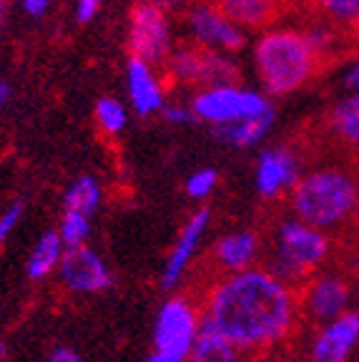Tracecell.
Segmentation results:
<instances>
[{"instance_id":"cell-1","label":"cell","mask_w":359,"mask_h":362,"mask_svg":"<svg viewBox=\"0 0 359 362\" xmlns=\"http://www.w3.org/2000/svg\"><path fill=\"white\" fill-rule=\"evenodd\" d=\"M201 310L204 327L229 339L242 355L286 352L304 329L297 287L261 264L208 279Z\"/></svg>"},{"instance_id":"cell-2","label":"cell","mask_w":359,"mask_h":362,"mask_svg":"<svg viewBox=\"0 0 359 362\" xmlns=\"http://www.w3.org/2000/svg\"><path fill=\"white\" fill-rule=\"evenodd\" d=\"M322 58L309 45L302 25L274 23L257 33L252 45V68L261 93L284 98L302 90L322 71Z\"/></svg>"},{"instance_id":"cell-3","label":"cell","mask_w":359,"mask_h":362,"mask_svg":"<svg viewBox=\"0 0 359 362\" xmlns=\"http://www.w3.org/2000/svg\"><path fill=\"white\" fill-rule=\"evenodd\" d=\"M359 197V176L342 164H319L302 174L286 197L289 214L337 237L349 229Z\"/></svg>"},{"instance_id":"cell-4","label":"cell","mask_w":359,"mask_h":362,"mask_svg":"<svg viewBox=\"0 0 359 362\" xmlns=\"http://www.w3.org/2000/svg\"><path fill=\"white\" fill-rule=\"evenodd\" d=\"M337 249V237L284 214L274 221L269 237H264L261 267L286 284L299 287L317 272L334 264Z\"/></svg>"},{"instance_id":"cell-5","label":"cell","mask_w":359,"mask_h":362,"mask_svg":"<svg viewBox=\"0 0 359 362\" xmlns=\"http://www.w3.org/2000/svg\"><path fill=\"white\" fill-rule=\"evenodd\" d=\"M299 312H302L304 327H317L347 315L357 307L359 284L349 277L342 267L331 264L326 269L317 272L304 284L297 287Z\"/></svg>"},{"instance_id":"cell-6","label":"cell","mask_w":359,"mask_h":362,"mask_svg":"<svg viewBox=\"0 0 359 362\" xmlns=\"http://www.w3.org/2000/svg\"><path fill=\"white\" fill-rule=\"evenodd\" d=\"M189 106L191 113H194V121H204L211 129L242 124V121L274 111L266 93L242 83L211 86V88L194 90Z\"/></svg>"},{"instance_id":"cell-7","label":"cell","mask_w":359,"mask_h":362,"mask_svg":"<svg viewBox=\"0 0 359 362\" xmlns=\"http://www.w3.org/2000/svg\"><path fill=\"white\" fill-rule=\"evenodd\" d=\"M204 329L201 300L191 292H169L153 317V350L186 357Z\"/></svg>"},{"instance_id":"cell-8","label":"cell","mask_w":359,"mask_h":362,"mask_svg":"<svg viewBox=\"0 0 359 362\" xmlns=\"http://www.w3.org/2000/svg\"><path fill=\"white\" fill-rule=\"evenodd\" d=\"M163 74L174 86L181 88H211V86H229L239 83L242 68L234 56L226 53L204 51L199 45H176L169 63L163 66Z\"/></svg>"},{"instance_id":"cell-9","label":"cell","mask_w":359,"mask_h":362,"mask_svg":"<svg viewBox=\"0 0 359 362\" xmlns=\"http://www.w3.org/2000/svg\"><path fill=\"white\" fill-rule=\"evenodd\" d=\"M299 362H357L359 307L331 322L304 327L297 339Z\"/></svg>"},{"instance_id":"cell-10","label":"cell","mask_w":359,"mask_h":362,"mask_svg":"<svg viewBox=\"0 0 359 362\" xmlns=\"http://www.w3.org/2000/svg\"><path fill=\"white\" fill-rule=\"evenodd\" d=\"M176 48L174 23L166 11L153 6L151 0L136 3L129 16V53L131 58L163 68Z\"/></svg>"},{"instance_id":"cell-11","label":"cell","mask_w":359,"mask_h":362,"mask_svg":"<svg viewBox=\"0 0 359 362\" xmlns=\"http://www.w3.org/2000/svg\"><path fill=\"white\" fill-rule=\"evenodd\" d=\"M184 28L191 45H199L204 51L236 56L247 45L249 33H244L216 0H196L186 8Z\"/></svg>"},{"instance_id":"cell-12","label":"cell","mask_w":359,"mask_h":362,"mask_svg":"<svg viewBox=\"0 0 359 362\" xmlns=\"http://www.w3.org/2000/svg\"><path fill=\"white\" fill-rule=\"evenodd\" d=\"M208 226H211V209L199 206L196 211H191V216L179 229L174 247L169 249V257L161 267V279H158L161 289H166V292L181 289V284L189 277L191 267L196 264L199 249L206 239Z\"/></svg>"},{"instance_id":"cell-13","label":"cell","mask_w":359,"mask_h":362,"mask_svg":"<svg viewBox=\"0 0 359 362\" xmlns=\"http://www.w3.org/2000/svg\"><path fill=\"white\" fill-rule=\"evenodd\" d=\"M261 257H264V237L257 229L239 226L213 239L206 264L213 277H231V274L259 267Z\"/></svg>"},{"instance_id":"cell-14","label":"cell","mask_w":359,"mask_h":362,"mask_svg":"<svg viewBox=\"0 0 359 362\" xmlns=\"http://www.w3.org/2000/svg\"><path fill=\"white\" fill-rule=\"evenodd\" d=\"M304 174L302 156L289 146L261 148L254 164V192L264 202H279L292 194Z\"/></svg>"},{"instance_id":"cell-15","label":"cell","mask_w":359,"mask_h":362,"mask_svg":"<svg viewBox=\"0 0 359 362\" xmlns=\"http://www.w3.org/2000/svg\"><path fill=\"white\" fill-rule=\"evenodd\" d=\"M58 282L76 297H93L113 287V272L108 262L90 244L66 249L58 267Z\"/></svg>"},{"instance_id":"cell-16","label":"cell","mask_w":359,"mask_h":362,"mask_svg":"<svg viewBox=\"0 0 359 362\" xmlns=\"http://www.w3.org/2000/svg\"><path fill=\"white\" fill-rule=\"evenodd\" d=\"M161 68H153L139 58H129L126 63V90H129V103L139 116L148 119L156 116L166 106V81Z\"/></svg>"},{"instance_id":"cell-17","label":"cell","mask_w":359,"mask_h":362,"mask_svg":"<svg viewBox=\"0 0 359 362\" xmlns=\"http://www.w3.org/2000/svg\"><path fill=\"white\" fill-rule=\"evenodd\" d=\"M216 3L244 33H261L271 28L281 13L276 0H216Z\"/></svg>"},{"instance_id":"cell-18","label":"cell","mask_w":359,"mask_h":362,"mask_svg":"<svg viewBox=\"0 0 359 362\" xmlns=\"http://www.w3.org/2000/svg\"><path fill=\"white\" fill-rule=\"evenodd\" d=\"M329 134L347 151L359 153V93H347L329 108Z\"/></svg>"},{"instance_id":"cell-19","label":"cell","mask_w":359,"mask_h":362,"mask_svg":"<svg viewBox=\"0 0 359 362\" xmlns=\"http://www.w3.org/2000/svg\"><path fill=\"white\" fill-rule=\"evenodd\" d=\"M63 255H66V244L61 242L56 229L40 234L25 259V274L30 282H43V279L53 277L61 267Z\"/></svg>"},{"instance_id":"cell-20","label":"cell","mask_w":359,"mask_h":362,"mask_svg":"<svg viewBox=\"0 0 359 362\" xmlns=\"http://www.w3.org/2000/svg\"><path fill=\"white\" fill-rule=\"evenodd\" d=\"M274 111L264 113V116H257V119L242 121V124H231V126H219V129H211L216 141L226 144V146L234 148H252L257 144H261L269 136V131L274 129Z\"/></svg>"},{"instance_id":"cell-21","label":"cell","mask_w":359,"mask_h":362,"mask_svg":"<svg viewBox=\"0 0 359 362\" xmlns=\"http://www.w3.org/2000/svg\"><path fill=\"white\" fill-rule=\"evenodd\" d=\"M103 204V187L101 181L90 174H81L71 181V187L63 194V209L78 211L83 216H93Z\"/></svg>"},{"instance_id":"cell-22","label":"cell","mask_w":359,"mask_h":362,"mask_svg":"<svg viewBox=\"0 0 359 362\" xmlns=\"http://www.w3.org/2000/svg\"><path fill=\"white\" fill-rule=\"evenodd\" d=\"M242 352L231 345L229 339L204 327L196 345L186 355V362H242Z\"/></svg>"},{"instance_id":"cell-23","label":"cell","mask_w":359,"mask_h":362,"mask_svg":"<svg viewBox=\"0 0 359 362\" xmlns=\"http://www.w3.org/2000/svg\"><path fill=\"white\" fill-rule=\"evenodd\" d=\"M302 30H304V35H307L309 45L314 48V53L322 61L337 56V51L342 48V38H344L342 30L334 28L331 23L322 21V18H312V21L302 23Z\"/></svg>"},{"instance_id":"cell-24","label":"cell","mask_w":359,"mask_h":362,"mask_svg":"<svg viewBox=\"0 0 359 362\" xmlns=\"http://www.w3.org/2000/svg\"><path fill=\"white\" fill-rule=\"evenodd\" d=\"M309 6L317 18L339 30H349L359 21V0H309Z\"/></svg>"},{"instance_id":"cell-25","label":"cell","mask_w":359,"mask_h":362,"mask_svg":"<svg viewBox=\"0 0 359 362\" xmlns=\"http://www.w3.org/2000/svg\"><path fill=\"white\" fill-rule=\"evenodd\" d=\"M93 119L98 131L106 136H118L129 126V108L121 98L101 96L93 106Z\"/></svg>"},{"instance_id":"cell-26","label":"cell","mask_w":359,"mask_h":362,"mask_svg":"<svg viewBox=\"0 0 359 362\" xmlns=\"http://www.w3.org/2000/svg\"><path fill=\"white\" fill-rule=\"evenodd\" d=\"M56 232H58V237H61V242L66 244V249L86 247L90 239V232H93V224H90V216L63 209V216H61V221H58Z\"/></svg>"},{"instance_id":"cell-27","label":"cell","mask_w":359,"mask_h":362,"mask_svg":"<svg viewBox=\"0 0 359 362\" xmlns=\"http://www.w3.org/2000/svg\"><path fill=\"white\" fill-rule=\"evenodd\" d=\"M216 187H219V171L211 169V166H201V169L191 171L186 176L184 192L194 202H204V199H208L216 192Z\"/></svg>"},{"instance_id":"cell-28","label":"cell","mask_w":359,"mask_h":362,"mask_svg":"<svg viewBox=\"0 0 359 362\" xmlns=\"http://www.w3.org/2000/svg\"><path fill=\"white\" fill-rule=\"evenodd\" d=\"M20 219H23V204L20 202H13L11 206H6V209L0 211V244L8 242V239L13 237V232L18 229Z\"/></svg>"},{"instance_id":"cell-29","label":"cell","mask_w":359,"mask_h":362,"mask_svg":"<svg viewBox=\"0 0 359 362\" xmlns=\"http://www.w3.org/2000/svg\"><path fill=\"white\" fill-rule=\"evenodd\" d=\"M339 81L347 88V93H359V53H354L339 71Z\"/></svg>"},{"instance_id":"cell-30","label":"cell","mask_w":359,"mask_h":362,"mask_svg":"<svg viewBox=\"0 0 359 362\" xmlns=\"http://www.w3.org/2000/svg\"><path fill=\"white\" fill-rule=\"evenodd\" d=\"M161 116H163V121H169V124H189V121H194L191 106H184V103H179V101H166Z\"/></svg>"},{"instance_id":"cell-31","label":"cell","mask_w":359,"mask_h":362,"mask_svg":"<svg viewBox=\"0 0 359 362\" xmlns=\"http://www.w3.org/2000/svg\"><path fill=\"white\" fill-rule=\"evenodd\" d=\"M101 6H103V0H76V3H73V18H76V23H81V25L90 23L95 16H98Z\"/></svg>"},{"instance_id":"cell-32","label":"cell","mask_w":359,"mask_h":362,"mask_svg":"<svg viewBox=\"0 0 359 362\" xmlns=\"http://www.w3.org/2000/svg\"><path fill=\"white\" fill-rule=\"evenodd\" d=\"M45 362H86V360L78 350H73V347L58 345L45 355Z\"/></svg>"},{"instance_id":"cell-33","label":"cell","mask_w":359,"mask_h":362,"mask_svg":"<svg viewBox=\"0 0 359 362\" xmlns=\"http://www.w3.org/2000/svg\"><path fill=\"white\" fill-rule=\"evenodd\" d=\"M342 269L347 272L349 277L354 279V282L359 284V242H354L352 247L344 252L342 257Z\"/></svg>"},{"instance_id":"cell-34","label":"cell","mask_w":359,"mask_h":362,"mask_svg":"<svg viewBox=\"0 0 359 362\" xmlns=\"http://www.w3.org/2000/svg\"><path fill=\"white\" fill-rule=\"evenodd\" d=\"M53 0H23V11L28 13L30 18H43L45 13L51 11Z\"/></svg>"},{"instance_id":"cell-35","label":"cell","mask_w":359,"mask_h":362,"mask_svg":"<svg viewBox=\"0 0 359 362\" xmlns=\"http://www.w3.org/2000/svg\"><path fill=\"white\" fill-rule=\"evenodd\" d=\"M242 362H292L286 352H259V355H244Z\"/></svg>"},{"instance_id":"cell-36","label":"cell","mask_w":359,"mask_h":362,"mask_svg":"<svg viewBox=\"0 0 359 362\" xmlns=\"http://www.w3.org/2000/svg\"><path fill=\"white\" fill-rule=\"evenodd\" d=\"M153 6H158L161 11H166L171 16L174 11H181V8H186L191 3V0H151Z\"/></svg>"},{"instance_id":"cell-37","label":"cell","mask_w":359,"mask_h":362,"mask_svg":"<svg viewBox=\"0 0 359 362\" xmlns=\"http://www.w3.org/2000/svg\"><path fill=\"white\" fill-rule=\"evenodd\" d=\"M146 362H186V357L171 355V352H158V350H153L151 355L146 357Z\"/></svg>"},{"instance_id":"cell-38","label":"cell","mask_w":359,"mask_h":362,"mask_svg":"<svg viewBox=\"0 0 359 362\" xmlns=\"http://www.w3.org/2000/svg\"><path fill=\"white\" fill-rule=\"evenodd\" d=\"M11 96H13L11 83H8L6 78H0V106H6V103L11 101Z\"/></svg>"},{"instance_id":"cell-39","label":"cell","mask_w":359,"mask_h":362,"mask_svg":"<svg viewBox=\"0 0 359 362\" xmlns=\"http://www.w3.org/2000/svg\"><path fill=\"white\" fill-rule=\"evenodd\" d=\"M349 43H352V48H357V53H359V21L349 28Z\"/></svg>"},{"instance_id":"cell-40","label":"cell","mask_w":359,"mask_h":362,"mask_svg":"<svg viewBox=\"0 0 359 362\" xmlns=\"http://www.w3.org/2000/svg\"><path fill=\"white\" fill-rule=\"evenodd\" d=\"M349 229H352L354 234L359 237V197H357V206H354V214H352V224H349Z\"/></svg>"},{"instance_id":"cell-41","label":"cell","mask_w":359,"mask_h":362,"mask_svg":"<svg viewBox=\"0 0 359 362\" xmlns=\"http://www.w3.org/2000/svg\"><path fill=\"white\" fill-rule=\"evenodd\" d=\"M281 8H302V6H307L309 0H276Z\"/></svg>"},{"instance_id":"cell-42","label":"cell","mask_w":359,"mask_h":362,"mask_svg":"<svg viewBox=\"0 0 359 362\" xmlns=\"http://www.w3.org/2000/svg\"><path fill=\"white\" fill-rule=\"evenodd\" d=\"M3 23H6V0H0V30H3Z\"/></svg>"},{"instance_id":"cell-43","label":"cell","mask_w":359,"mask_h":362,"mask_svg":"<svg viewBox=\"0 0 359 362\" xmlns=\"http://www.w3.org/2000/svg\"><path fill=\"white\" fill-rule=\"evenodd\" d=\"M6 357H8V345L6 342H0V362H6Z\"/></svg>"},{"instance_id":"cell-44","label":"cell","mask_w":359,"mask_h":362,"mask_svg":"<svg viewBox=\"0 0 359 362\" xmlns=\"http://www.w3.org/2000/svg\"><path fill=\"white\" fill-rule=\"evenodd\" d=\"M357 362H359V357H357Z\"/></svg>"}]
</instances>
